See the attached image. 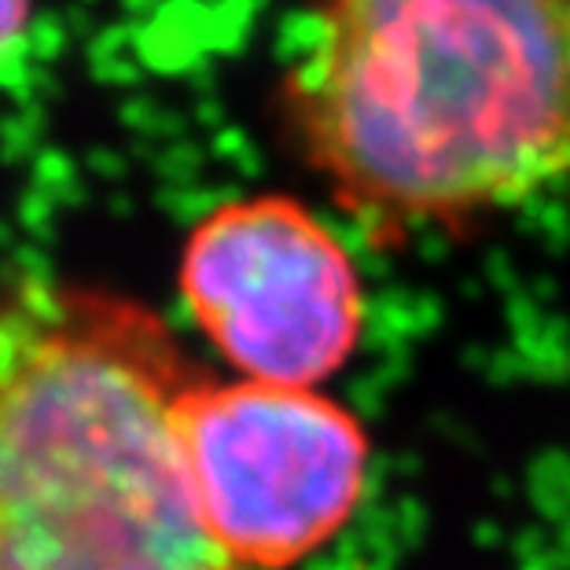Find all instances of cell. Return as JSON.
<instances>
[{"label": "cell", "mask_w": 570, "mask_h": 570, "mask_svg": "<svg viewBox=\"0 0 570 570\" xmlns=\"http://www.w3.org/2000/svg\"><path fill=\"white\" fill-rule=\"evenodd\" d=\"M284 129L383 244L570 177V0H317Z\"/></svg>", "instance_id": "6da1fadb"}, {"label": "cell", "mask_w": 570, "mask_h": 570, "mask_svg": "<svg viewBox=\"0 0 570 570\" xmlns=\"http://www.w3.org/2000/svg\"><path fill=\"white\" fill-rule=\"evenodd\" d=\"M199 380L140 302H0V570H239L206 533L174 409Z\"/></svg>", "instance_id": "7a4b0ae2"}, {"label": "cell", "mask_w": 570, "mask_h": 570, "mask_svg": "<svg viewBox=\"0 0 570 570\" xmlns=\"http://www.w3.org/2000/svg\"><path fill=\"white\" fill-rule=\"evenodd\" d=\"M174 428L203 527L239 570L309 560L365 497L368 434L321 391L199 375Z\"/></svg>", "instance_id": "3957f363"}, {"label": "cell", "mask_w": 570, "mask_h": 570, "mask_svg": "<svg viewBox=\"0 0 570 570\" xmlns=\"http://www.w3.org/2000/svg\"><path fill=\"white\" fill-rule=\"evenodd\" d=\"M180 298L244 380L317 386L354 357L365 295L350 250L291 196L222 203L180 254Z\"/></svg>", "instance_id": "277c9868"}, {"label": "cell", "mask_w": 570, "mask_h": 570, "mask_svg": "<svg viewBox=\"0 0 570 570\" xmlns=\"http://www.w3.org/2000/svg\"><path fill=\"white\" fill-rule=\"evenodd\" d=\"M30 22H33V0H0V75L27 48Z\"/></svg>", "instance_id": "5b68a950"}]
</instances>
